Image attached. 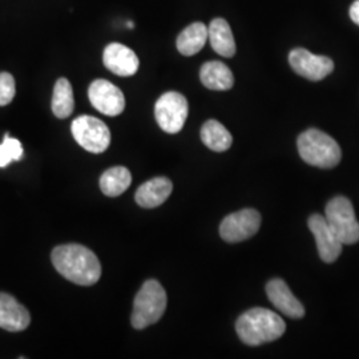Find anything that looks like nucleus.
Wrapping results in <instances>:
<instances>
[{"instance_id":"f8f14e48","label":"nucleus","mask_w":359,"mask_h":359,"mask_svg":"<svg viewBox=\"0 0 359 359\" xmlns=\"http://www.w3.org/2000/svg\"><path fill=\"white\" fill-rule=\"evenodd\" d=\"M104 65L117 76H133L139 71V57L121 43H111L103 53Z\"/></svg>"},{"instance_id":"f03ea898","label":"nucleus","mask_w":359,"mask_h":359,"mask_svg":"<svg viewBox=\"0 0 359 359\" xmlns=\"http://www.w3.org/2000/svg\"><path fill=\"white\" fill-rule=\"evenodd\" d=\"M240 339L248 346H259L283 337L286 325L269 309L255 308L245 311L236 322Z\"/></svg>"},{"instance_id":"aec40b11","label":"nucleus","mask_w":359,"mask_h":359,"mask_svg":"<svg viewBox=\"0 0 359 359\" xmlns=\"http://www.w3.org/2000/svg\"><path fill=\"white\" fill-rule=\"evenodd\" d=\"M201 140L215 152H225L231 147V132L217 120H208L201 128Z\"/></svg>"},{"instance_id":"20e7f679","label":"nucleus","mask_w":359,"mask_h":359,"mask_svg":"<svg viewBox=\"0 0 359 359\" xmlns=\"http://www.w3.org/2000/svg\"><path fill=\"white\" fill-rule=\"evenodd\" d=\"M167 293L161 283L148 280L135 297L130 322L137 330H142L160 321L167 309Z\"/></svg>"},{"instance_id":"dca6fc26","label":"nucleus","mask_w":359,"mask_h":359,"mask_svg":"<svg viewBox=\"0 0 359 359\" xmlns=\"http://www.w3.org/2000/svg\"><path fill=\"white\" fill-rule=\"evenodd\" d=\"M210 46L219 56L231 57L236 53V41L233 38L231 26L225 19H213L208 27Z\"/></svg>"},{"instance_id":"412c9836","label":"nucleus","mask_w":359,"mask_h":359,"mask_svg":"<svg viewBox=\"0 0 359 359\" xmlns=\"http://www.w3.org/2000/svg\"><path fill=\"white\" fill-rule=\"evenodd\" d=\"M132 175L126 167L107 169L100 177V189L108 197H117L130 187Z\"/></svg>"},{"instance_id":"1a4fd4ad","label":"nucleus","mask_w":359,"mask_h":359,"mask_svg":"<svg viewBox=\"0 0 359 359\" xmlns=\"http://www.w3.org/2000/svg\"><path fill=\"white\" fill-rule=\"evenodd\" d=\"M289 63L295 74L310 81H320L334 71V62L327 56H320L305 48H294L289 53Z\"/></svg>"},{"instance_id":"6e6552de","label":"nucleus","mask_w":359,"mask_h":359,"mask_svg":"<svg viewBox=\"0 0 359 359\" xmlns=\"http://www.w3.org/2000/svg\"><path fill=\"white\" fill-rule=\"evenodd\" d=\"M261 226V215L256 209H243L222 219L219 236L226 243H241L252 238Z\"/></svg>"},{"instance_id":"4468645a","label":"nucleus","mask_w":359,"mask_h":359,"mask_svg":"<svg viewBox=\"0 0 359 359\" xmlns=\"http://www.w3.org/2000/svg\"><path fill=\"white\" fill-rule=\"evenodd\" d=\"M266 294L270 302L289 318L299 320L305 316V308L295 298L290 287L281 278H274L266 285Z\"/></svg>"},{"instance_id":"a211bd4d","label":"nucleus","mask_w":359,"mask_h":359,"mask_svg":"<svg viewBox=\"0 0 359 359\" xmlns=\"http://www.w3.org/2000/svg\"><path fill=\"white\" fill-rule=\"evenodd\" d=\"M208 39V27L201 22H196L180 32L176 46L181 55L193 56L204 48Z\"/></svg>"},{"instance_id":"39448f33","label":"nucleus","mask_w":359,"mask_h":359,"mask_svg":"<svg viewBox=\"0 0 359 359\" xmlns=\"http://www.w3.org/2000/svg\"><path fill=\"white\" fill-rule=\"evenodd\" d=\"M325 218L342 244L358 243L359 222L348 198L338 196L330 200L325 209Z\"/></svg>"},{"instance_id":"f3484780","label":"nucleus","mask_w":359,"mask_h":359,"mask_svg":"<svg viewBox=\"0 0 359 359\" xmlns=\"http://www.w3.org/2000/svg\"><path fill=\"white\" fill-rule=\"evenodd\" d=\"M201 83L208 90H228L234 84L231 68L221 62H208L200 69Z\"/></svg>"},{"instance_id":"9b49d317","label":"nucleus","mask_w":359,"mask_h":359,"mask_svg":"<svg viewBox=\"0 0 359 359\" xmlns=\"http://www.w3.org/2000/svg\"><path fill=\"white\" fill-rule=\"evenodd\" d=\"M308 225L309 229L311 231L316 238L318 255L321 257L322 261L326 264L335 262L342 253L344 244L330 228L325 216L317 215V213L311 215L309 217Z\"/></svg>"},{"instance_id":"0eeeda50","label":"nucleus","mask_w":359,"mask_h":359,"mask_svg":"<svg viewBox=\"0 0 359 359\" xmlns=\"http://www.w3.org/2000/svg\"><path fill=\"white\" fill-rule=\"evenodd\" d=\"M189 112L188 100L179 92H167L158 97L154 105L156 121L167 133H179L184 128Z\"/></svg>"},{"instance_id":"423d86ee","label":"nucleus","mask_w":359,"mask_h":359,"mask_svg":"<svg viewBox=\"0 0 359 359\" xmlns=\"http://www.w3.org/2000/svg\"><path fill=\"white\" fill-rule=\"evenodd\" d=\"M77 144L90 154H103L111 144V132L100 118L93 116H79L71 126Z\"/></svg>"},{"instance_id":"2eb2a0df","label":"nucleus","mask_w":359,"mask_h":359,"mask_svg":"<svg viewBox=\"0 0 359 359\" xmlns=\"http://www.w3.org/2000/svg\"><path fill=\"white\" fill-rule=\"evenodd\" d=\"M173 184L168 177H154L147 182L136 191L135 200L137 205L145 209H154L164 204L168 197L172 194Z\"/></svg>"},{"instance_id":"4be33fe9","label":"nucleus","mask_w":359,"mask_h":359,"mask_svg":"<svg viewBox=\"0 0 359 359\" xmlns=\"http://www.w3.org/2000/svg\"><path fill=\"white\" fill-rule=\"evenodd\" d=\"M23 158L22 142L10 137L7 133L0 144V168L7 167L11 161H19Z\"/></svg>"},{"instance_id":"393cba45","label":"nucleus","mask_w":359,"mask_h":359,"mask_svg":"<svg viewBox=\"0 0 359 359\" xmlns=\"http://www.w3.org/2000/svg\"><path fill=\"white\" fill-rule=\"evenodd\" d=\"M127 26L129 27V28H133V23H132V22H128V23H127Z\"/></svg>"},{"instance_id":"7ed1b4c3","label":"nucleus","mask_w":359,"mask_h":359,"mask_svg":"<svg viewBox=\"0 0 359 359\" xmlns=\"http://www.w3.org/2000/svg\"><path fill=\"white\" fill-rule=\"evenodd\" d=\"M297 147L302 160L313 167L330 169L337 167L342 157L338 142L320 129H308L301 133Z\"/></svg>"},{"instance_id":"9d476101","label":"nucleus","mask_w":359,"mask_h":359,"mask_svg":"<svg viewBox=\"0 0 359 359\" xmlns=\"http://www.w3.org/2000/svg\"><path fill=\"white\" fill-rule=\"evenodd\" d=\"M88 97L95 109L105 116L115 117L123 114L126 108L124 93L115 84L104 79H97L90 84Z\"/></svg>"},{"instance_id":"6ab92c4d","label":"nucleus","mask_w":359,"mask_h":359,"mask_svg":"<svg viewBox=\"0 0 359 359\" xmlns=\"http://www.w3.org/2000/svg\"><path fill=\"white\" fill-rule=\"evenodd\" d=\"M52 112L57 118H67L75 109L74 90L68 79L60 77L53 88L51 103Z\"/></svg>"},{"instance_id":"ddd939ff","label":"nucleus","mask_w":359,"mask_h":359,"mask_svg":"<svg viewBox=\"0 0 359 359\" xmlns=\"http://www.w3.org/2000/svg\"><path fill=\"white\" fill-rule=\"evenodd\" d=\"M29 323V311L13 295L0 293V329L18 333L26 330Z\"/></svg>"},{"instance_id":"f257e3e1","label":"nucleus","mask_w":359,"mask_h":359,"mask_svg":"<svg viewBox=\"0 0 359 359\" xmlns=\"http://www.w3.org/2000/svg\"><path fill=\"white\" fill-rule=\"evenodd\" d=\"M51 259L65 278L80 286L95 285L102 277L99 258L83 245H59L52 250Z\"/></svg>"},{"instance_id":"b1692460","label":"nucleus","mask_w":359,"mask_h":359,"mask_svg":"<svg viewBox=\"0 0 359 359\" xmlns=\"http://www.w3.org/2000/svg\"><path fill=\"white\" fill-rule=\"evenodd\" d=\"M350 19L359 26V0H355L353 4H351V7H350Z\"/></svg>"},{"instance_id":"5701e85b","label":"nucleus","mask_w":359,"mask_h":359,"mask_svg":"<svg viewBox=\"0 0 359 359\" xmlns=\"http://www.w3.org/2000/svg\"><path fill=\"white\" fill-rule=\"evenodd\" d=\"M16 93L15 79L8 72H0V107L11 103Z\"/></svg>"}]
</instances>
